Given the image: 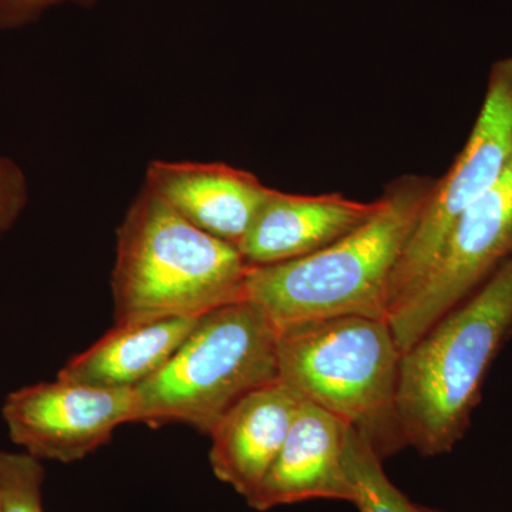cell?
Returning <instances> with one entry per match:
<instances>
[{
	"mask_svg": "<svg viewBox=\"0 0 512 512\" xmlns=\"http://www.w3.org/2000/svg\"><path fill=\"white\" fill-rule=\"evenodd\" d=\"M434 183L402 175L386 185L375 214L346 237L302 258L251 266L245 301L278 330L338 316L386 319L394 268Z\"/></svg>",
	"mask_w": 512,
	"mask_h": 512,
	"instance_id": "obj_1",
	"label": "cell"
},
{
	"mask_svg": "<svg viewBox=\"0 0 512 512\" xmlns=\"http://www.w3.org/2000/svg\"><path fill=\"white\" fill-rule=\"evenodd\" d=\"M144 187L212 237L238 247L272 188L222 163L153 161Z\"/></svg>",
	"mask_w": 512,
	"mask_h": 512,
	"instance_id": "obj_10",
	"label": "cell"
},
{
	"mask_svg": "<svg viewBox=\"0 0 512 512\" xmlns=\"http://www.w3.org/2000/svg\"><path fill=\"white\" fill-rule=\"evenodd\" d=\"M400 357L386 319L338 316L279 330L278 379L366 436L382 460L407 446L396 409Z\"/></svg>",
	"mask_w": 512,
	"mask_h": 512,
	"instance_id": "obj_4",
	"label": "cell"
},
{
	"mask_svg": "<svg viewBox=\"0 0 512 512\" xmlns=\"http://www.w3.org/2000/svg\"><path fill=\"white\" fill-rule=\"evenodd\" d=\"M302 397L281 380L239 400L210 434L215 476L248 498L274 463Z\"/></svg>",
	"mask_w": 512,
	"mask_h": 512,
	"instance_id": "obj_12",
	"label": "cell"
},
{
	"mask_svg": "<svg viewBox=\"0 0 512 512\" xmlns=\"http://www.w3.org/2000/svg\"><path fill=\"white\" fill-rule=\"evenodd\" d=\"M200 318L116 325L92 348L73 357L57 377L100 389H136L167 365Z\"/></svg>",
	"mask_w": 512,
	"mask_h": 512,
	"instance_id": "obj_13",
	"label": "cell"
},
{
	"mask_svg": "<svg viewBox=\"0 0 512 512\" xmlns=\"http://www.w3.org/2000/svg\"><path fill=\"white\" fill-rule=\"evenodd\" d=\"M343 460L352 504L360 512H440L412 503L386 476L382 457L370 440L350 426H346Z\"/></svg>",
	"mask_w": 512,
	"mask_h": 512,
	"instance_id": "obj_14",
	"label": "cell"
},
{
	"mask_svg": "<svg viewBox=\"0 0 512 512\" xmlns=\"http://www.w3.org/2000/svg\"><path fill=\"white\" fill-rule=\"evenodd\" d=\"M0 512H3V508H2V498H0Z\"/></svg>",
	"mask_w": 512,
	"mask_h": 512,
	"instance_id": "obj_18",
	"label": "cell"
},
{
	"mask_svg": "<svg viewBox=\"0 0 512 512\" xmlns=\"http://www.w3.org/2000/svg\"><path fill=\"white\" fill-rule=\"evenodd\" d=\"M340 421L302 399L288 436L265 477L249 495L256 511L311 500L352 503V488L346 474L345 431Z\"/></svg>",
	"mask_w": 512,
	"mask_h": 512,
	"instance_id": "obj_9",
	"label": "cell"
},
{
	"mask_svg": "<svg viewBox=\"0 0 512 512\" xmlns=\"http://www.w3.org/2000/svg\"><path fill=\"white\" fill-rule=\"evenodd\" d=\"M512 157V57L491 69L483 107L466 146L436 180L394 268L387 322L402 311L439 258L451 229L503 175Z\"/></svg>",
	"mask_w": 512,
	"mask_h": 512,
	"instance_id": "obj_6",
	"label": "cell"
},
{
	"mask_svg": "<svg viewBox=\"0 0 512 512\" xmlns=\"http://www.w3.org/2000/svg\"><path fill=\"white\" fill-rule=\"evenodd\" d=\"M45 468L25 453H0V498L3 512H45L42 485Z\"/></svg>",
	"mask_w": 512,
	"mask_h": 512,
	"instance_id": "obj_15",
	"label": "cell"
},
{
	"mask_svg": "<svg viewBox=\"0 0 512 512\" xmlns=\"http://www.w3.org/2000/svg\"><path fill=\"white\" fill-rule=\"evenodd\" d=\"M3 419L13 443L42 460L73 463L136 421L134 389H100L57 377L10 393Z\"/></svg>",
	"mask_w": 512,
	"mask_h": 512,
	"instance_id": "obj_8",
	"label": "cell"
},
{
	"mask_svg": "<svg viewBox=\"0 0 512 512\" xmlns=\"http://www.w3.org/2000/svg\"><path fill=\"white\" fill-rule=\"evenodd\" d=\"M511 332L512 258L402 353L396 409L407 446L426 457L453 450Z\"/></svg>",
	"mask_w": 512,
	"mask_h": 512,
	"instance_id": "obj_2",
	"label": "cell"
},
{
	"mask_svg": "<svg viewBox=\"0 0 512 512\" xmlns=\"http://www.w3.org/2000/svg\"><path fill=\"white\" fill-rule=\"evenodd\" d=\"M28 202V185L22 170L9 158L0 157V235L8 231Z\"/></svg>",
	"mask_w": 512,
	"mask_h": 512,
	"instance_id": "obj_16",
	"label": "cell"
},
{
	"mask_svg": "<svg viewBox=\"0 0 512 512\" xmlns=\"http://www.w3.org/2000/svg\"><path fill=\"white\" fill-rule=\"evenodd\" d=\"M379 208L340 192L288 194L272 190L238 249L251 266L281 264L311 255L365 224Z\"/></svg>",
	"mask_w": 512,
	"mask_h": 512,
	"instance_id": "obj_11",
	"label": "cell"
},
{
	"mask_svg": "<svg viewBox=\"0 0 512 512\" xmlns=\"http://www.w3.org/2000/svg\"><path fill=\"white\" fill-rule=\"evenodd\" d=\"M279 330L249 301L205 313L167 365L136 393V421L210 436L249 393L278 380Z\"/></svg>",
	"mask_w": 512,
	"mask_h": 512,
	"instance_id": "obj_5",
	"label": "cell"
},
{
	"mask_svg": "<svg viewBox=\"0 0 512 512\" xmlns=\"http://www.w3.org/2000/svg\"><path fill=\"white\" fill-rule=\"evenodd\" d=\"M66 2L89 5L92 0H0V28H20L39 18L46 9Z\"/></svg>",
	"mask_w": 512,
	"mask_h": 512,
	"instance_id": "obj_17",
	"label": "cell"
},
{
	"mask_svg": "<svg viewBox=\"0 0 512 512\" xmlns=\"http://www.w3.org/2000/svg\"><path fill=\"white\" fill-rule=\"evenodd\" d=\"M512 258V157L500 180L456 222L439 258L402 311L389 320L406 352Z\"/></svg>",
	"mask_w": 512,
	"mask_h": 512,
	"instance_id": "obj_7",
	"label": "cell"
},
{
	"mask_svg": "<svg viewBox=\"0 0 512 512\" xmlns=\"http://www.w3.org/2000/svg\"><path fill=\"white\" fill-rule=\"evenodd\" d=\"M249 269L238 247L201 231L144 187L117 232L116 325L200 318L242 301Z\"/></svg>",
	"mask_w": 512,
	"mask_h": 512,
	"instance_id": "obj_3",
	"label": "cell"
}]
</instances>
